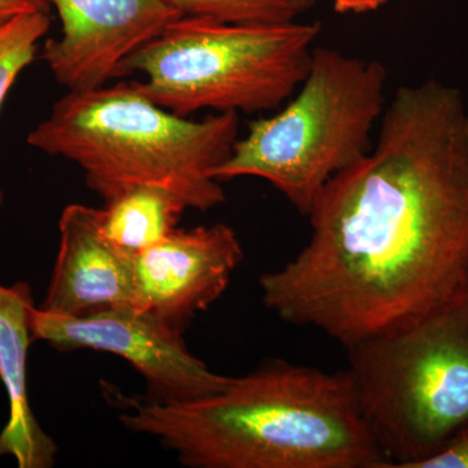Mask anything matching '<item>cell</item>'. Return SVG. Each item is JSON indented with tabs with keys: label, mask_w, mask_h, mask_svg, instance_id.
I'll use <instances>...</instances> for the list:
<instances>
[{
	"label": "cell",
	"mask_w": 468,
	"mask_h": 468,
	"mask_svg": "<svg viewBox=\"0 0 468 468\" xmlns=\"http://www.w3.org/2000/svg\"><path fill=\"white\" fill-rule=\"evenodd\" d=\"M378 140L314 202L310 237L260 279L288 324L347 347L426 315L468 284V109L454 86L403 85Z\"/></svg>",
	"instance_id": "obj_1"
},
{
	"label": "cell",
	"mask_w": 468,
	"mask_h": 468,
	"mask_svg": "<svg viewBox=\"0 0 468 468\" xmlns=\"http://www.w3.org/2000/svg\"><path fill=\"white\" fill-rule=\"evenodd\" d=\"M319 23L233 26L183 16L125 61L138 89L176 115L279 109L309 72Z\"/></svg>",
	"instance_id": "obj_6"
},
{
	"label": "cell",
	"mask_w": 468,
	"mask_h": 468,
	"mask_svg": "<svg viewBox=\"0 0 468 468\" xmlns=\"http://www.w3.org/2000/svg\"><path fill=\"white\" fill-rule=\"evenodd\" d=\"M338 14H367L377 11L388 0H332Z\"/></svg>",
	"instance_id": "obj_17"
},
{
	"label": "cell",
	"mask_w": 468,
	"mask_h": 468,
	"mask_svg": "<svg viewBox=\"0 0 468 468\" xmlns=\"http://www.w3.org/2000/svg\"><path fill=\"white\" fill-rule=\"evenodd\" d=\"M61 23L42 60L68 91H86L122 77L126 60L183 17L168 0H48Z\"/></svg>",
	"instance_id": "obj_8"
},
{
	"label": "cell",
	"mask_w": 468,
	"mask_h": 468,
	"mask_svg": "<svg viewBox=\"0 0 468 468\" xmlns=\"http://www.w3.org/2000/svg\"><path fill=\"white\" fill-rule=\"evenodd\" d=\"M133 255L104 234L101 208L67 206L58 220L57 261L39 309L84 316L133 304Z\"/></svg>",
	"instance_id": "obj_10"
},
{
	"label": "cell",
	"mask_w": 468,
	"mask_h": 468,
	"mask_svg": "<svg viewBox=\"0 0 468 468\" xmlns=\"http://www.w3.org/2000/svg\"><path fill=\"white\" fill-rule=\"evenodd\" d=\"M129 431L189 468H385L346 369L271 360L189 402H132Z\"/></svg>",
	"instance_id": "obj_2"
},
{
	"label": "cell",
	"mask_w": 468,
	"mask_h": 468,
	"mask_svg": "<svg viewBox=\"0 0 468 468\" xmlns=\"http://www.w3.org/2000/svg\"><path fill=\"white\" fill-rule=\"evenodd\" d=\"M183 16L205 17L233 26L294 23L315 0H168Z\"/></svg>",
	"instance_id": "obj_13"
},
{
	"label": "cell",
	"mask_w": 468,
	"mask_h": 468,
	"mask_svg": "<svg viewBox=\"0 0 468 468\" xmlns=\"http://www.w3.org/2000/svg\"><path fill=\"white\" fill-rule=\"evenodd\" d=\"M186 209V203L167 187L138 185L106 203L101 228L111 241L134 257L177 229Z\"/></svg>",
	"instance_id": "obj_12"
},
{
	"label": "cell",
	"mask_w": 468,
	"mask_h": 468,
	"mask_svg": "<svg viewBox=\"0 0 468 468\" xmlns=\"http://www.w3.org/2000/svg\"><path fill=\"white\" fill-rule=\"evenodd\" d=\"M34 307L32 288L27 282L0 284V380L9 402L7 424L0 433V458H14L20 468H50L58 446L34 417L27 394Z\"/></svg>",
	"instance_id": "obj_11"
},
{
	"label": "cell",
	"mask_w": 468,
	"mask_h": 468,
	"mask_svg": "<svg viewBox=\"0 0 468 468\" xmlns=\"http://www.w3.org/2000/svg\"><path fill=\"white\" fill-rule=\"evenodd\" d=\"M51 26L50 14H27L0 26V109L18 75L33 63L39 39ZM3 192L0 189V207Z\"/></svg>",
	"instance_id": "obj_14"
},
{
	"label": "cell",
	"mask_w": 468,
	"mask_h": 468,
	"mask_svg": "<svg viewBox=\"0 0 468 468\" xmlns=\"http://www.w3.org/2000/svg\"><path fill=\"white\" fill-rule=\"evenodd\" d=\"M345 349L385 468H418L468 426V284L415 322Z\"/></svg>",
	"instance_id": "obj_4"
},
{
	"label": "cell",
	"mask_w": 468,
	"mask_h": 468,
	"mask_svg": "<svg viewBox=\"0 0 468 468\" xmlns=\"http://www.w3.org/2000/svg\"><path fill=\"white\" fill-rule=\"evenodd\" d=\"M239 129V113L193 120L163 109L135 82H120L68 91L27 141L76 165L106 203L138 185H159L187 207L208 211L227 201L212 174L229 156Z\"/></svg>",
	"instance_id": "obj_3"
},
{
	"label": "cell",
	"mask_w": 468,
	"mask_h": 468,
	"mask_svg": "<svg viewBox=\"0 0 468 468\" xmlns=\"http://www.w3.org/2000/svg\"><path fill=\"white\" fill-rule=\"evenodd\" d=\"M38 12L50 14L51 5L48 0H0V26L20 15Z\"/></svg>",
	"instance_id": "obj_16"
},
{
	"label": "cell",
	"mask_w": 468,
	"mask_h": 468,
	"mask_svg": "<svg viewBox=\"0 0 468 468\" xmlns=\"http://www.w3.org/2000/svg\"><path fill=\"white\" fill-rule=\"evenodd\" d=\"M418 468H468V426Z\"/></svg>",
	"instance_id": "obj_15"
},
{
	"label": "cell",
	"mask_w": 468,
	"mask_h": 468,
	"mask_svg": "<svg viewBox=\"0 0 468 468\" xmlns=\"http://www.w3.org/2000/svg\"><path fill=\"white\" fill-rule=\"evenodd\" d=\"M242 260L241 241L227 224L177 228L134 255L133 306L183 334L226 292Z\"/></svg>",
	"instance_id": "obj_9"
},
{
	"label": "cell",
	"mask_w": 468,
	"mask_h": 468,
	"mask_svg": "<svg viewBox=\"0 0 468 468\" xmlns=\"http://www.w3.org/2000/svg\"><path fill=\"white\" fill-rule=\"evenodd\" d=\"M30 329L33 341H45L60 351L95 350L122 356L143 375L149 401H194L220 392L232 380L194 356L181 332L133 304L84 316L34 307Z\"/></svg>",
	"instance_id": "obj_7"
},
{
	"label": "cell",
	"mask_w": 468,
	"mask_h": 468,
	"mask_svg": "<svg viewBox=\"0 0 468 468\" xmlns=\"http://www.w3.org/2000/svg\"><path fill=\"white\" fill-rule=\"evenodd\" d=\"M387 82L377 60L314 48L300 88L275 115L254 120L212 176L267 181L307 217L329 181L371 149Z\"/></svg>",
	"instance_id": "obj_5"
}]
</instances>
